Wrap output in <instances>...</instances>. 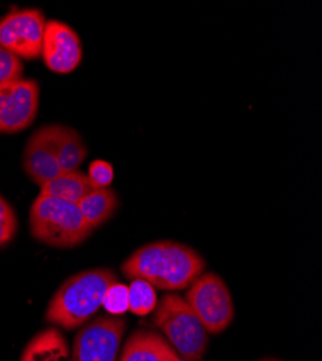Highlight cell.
Listing matches in <instances>:
<instances>
[{
	"mask_svg": "<svg viewBox=\"0 0 322 361\" xmlns=\"http://www.w3.org/2000/svg\"><path fill=\"white\" fill-rule=\"evenodd\" d=\"M206 270V260L192 247L162 240L135 250L122 264L123 275L162 290L187 289Z\"/></svg>",
	"mask_w": 322,
	"mask_h": 361,
	"instance_id": "obj_1",
	"label": "cell"
},
{
	"mask_svg": "<svg viewBox=\"0 0 322 361\" xmlns=\"http://www.w3.org/2000/svg\"><path fill=\"white\" fill-rule=\"evenodd\" d=\"M119 282L111 269H89L68 278L49 300L45 319L64 329L82 326L103 307L107 289Z\"/></svg>",
	"mask_w": 322,
	"mask_h": 361,
	"instance_id": "obj_2",
	"label": "cell"
},
{
	"mask_svg": "<svg viewBox=\"0 0 322 361\" xmlns=\"http://www.w3.org/2000/svg\"><path fill=\"white\" fill-rule=\"evenodd\" d=\"M29 228L38 242L60 249L81 245L93 231L78 204L44 194L35 198L29 209Z\"/></svg>",
	"mask_w": 322,
	"mask_h": 361,
	"instance_id": "obj_3",
	"label": "cell"
},
{
	"mask_svg": "<svg viewBox=\"0 0 322 361\" xmlns=\"http://www.w3.org/2000/svg\"><path fill=\"white\" fill-rule=\"evenodd\" d=\"M152 321L182 355L184 361H202L209 345V333L181 295L168 293L162 296Z\"/></svg>",
	"mask_w": 322,
	"mask_h": 361,
	"instance_id": "obj_4",
	"label": "cell"
},
{
	"mask_svg": "<svg viewBox=\"0 0 322 361\" xmlns=\"http://www.w3.org/2000/svg\"><path fill=\"white\" fill-rule=\"evenodd\" d=\"M187 304L210 334H220L234 319V304L225 282L213 272L201 274L188 288Z\"/></svg>",
	"mask_w": 322,
	"mask_h": 361,
	"instance_id": "obj_5",
	"label": "cell"
},
{
	"mask_svg": "<svg viewBox=\"0 0 322 361\" xmlns=\"http://www.w3.org/2000/svg\"><path fill=\"white\" fill-rule=\"evenodd\" d=\"M125 331L122 315H100L84 324L74 338L70 361H117Z\"/></svg>",
	"mask_w": 322,
	"mask_h": 361,
	"instance_id": "obj_6",
	"label": "cell"
},
{
	"mask_svg": "<svg viewBox=\"0 0 322 361\" xmlns=\"http://www.w3.org/2000/svg\"><path fill=\"white\" fill-rule=\"evenodd\" d=\"M47 19L39 9H13L0 19V48L22 59L41 56Z\"/></svg>",
	"mask_w": 322,
	"mask_h": 361,
	"instance_id": "obj_7",
	"label": "cell"
},
{
	"mask_svg": "<svg viewBox=\"0 0 322 361\" xmlns=\"http://www.w3.org/2000/svg\"><path fill=\"white\" fill-rule=\"evenodd\" d=\"M39 109V84L18 78L0 85V133H19L34 123Z\"/></svg>",
	"mask_w": 322,
	"mask_h": 361,
	"instance_id": "obj_8",
	"label": "cell"
},
{
	"mask_svg": "<svg viewBox=\"0 0 322 361\" xmlns=\"http://www.w3.org/2000/svg\"><path fill=\"white\" fill-rule=\"evenodd\" d=\"M41 56L55 74H71L82 61V45L74 29L60 20H47Z\"/></svg>",
	"mask_w": 322,
	"mask_h": 361,
	"instance_id": "obj_9",
	"label": "cell"
},
{
	"mask_svg": "<svg viewBox=\"0 0 322 361\" xmlns=\"http://www.w3.org/2000/svg\"><path fill=\"white\" fill-rule=\"evenodd\" d=\"M23 171L39 188L63 173L56 161L49 125L39 128L27 139L23 149Z\"/></svg>",
	"mask_w": 322,
	"mask_h": 361,
	"instance_id": "obj_10",
	"label": "cell"
},
{
	"mask_svg": "<svg viewBox=\"0 0 322 361\" xmlns=\"http://www.w3.org/2000/svg\"><path fill=\"white\" fill-rule=\"evenodd\" d=\"M56 161L63 172L78 169L87 157V146L82 136L73 128L49 125Z\"/></svg>",
	"mask_w": 322,
	"mask_h": 361,
	"instance_id": "obj_11",
	"label": "cell"
},
{
	"mask_svg": "<svg viewBox=\"0 0 322 361\" xmlns=\"http://www.w3.org/2000/svg\"><path fill=\"white\" fill-rule=\"evenodd\" d=\"M19 361H70L66 337L56 328H47L26 344Z\"/></svg>",
	"mask_w": 322,
	"mask_h": 361,
	"instance_id": "obj_12",
	"label": "cell"
},
{
	"mask_svg": "<svg viewBox=\"0 0 322 361\" xmlns=\"http://www.w3.org/2000/svg\"><path fill=\"white\" fill-rule=\"evenodd\" d=\"M172 347L151 329H139L128 340L120 361H163Z\"/></svg>",
	"mask_w": 322,
	"mask_h": 361,
	"instance_id": "obj_13",
	"label": "cell"
},
{
	"mask_svg": "<svg viewBox=\"0 0 322 361\" xmlns=\"http://www.w3.org/2000/svg\"><path fill=\"white\" fill-rule=\"evenodd\" d=\"M117 207H119V197L111 188H93L78 202L81 214L93 230L109 221Z\"/></svg>",
	"mask_w": 322,
	"mask_h": 361,
	"instance_id": "obj_14",
	"label": "cell"
},
{
	"mask_svg": "<svg viewBox=\"0 0 322 361\" xmlns=\"http://www.w3.org/2000/svg\"><path fill=\"white\" fill-rule=\"evenodd\" d=\"M92 190L93 187L89 178H87V173L75 169L63 172L61 175L49 180V183L41 187L39 194L78 204Z\"/></svg>",
	"mask_w": 322,
	"mask_h": 361,
	"instance_id": "obj_15",
	"label": "cell"
},
{
	"mask_svg": "<svg viewBox=\"0 0 322 361\" xmlns=\"http://www.w3.org/2000/svg\"><path fill=\"white\" fill-rule=\"evenodd\" d=\"M158 296L155 288L142 279H133L129 286V311L137 317H146L155 311Z\"/></svg>",
	"mask_w": 322,
	"mask_h": 361,
	"instance_id": "obj_16",
	"label": "cell"
},
{
	"mask_svg": "<svg viewBox=\"0 0 322 361\" xmlns=\"http://www.w3.org/2000/svg\"><path fill=\"white\" fill-rule=\"evenodd\" d=\"M103 307L110 315H123L129 311V286L125 283H113L103 299Z\"/></svg>",
	"mask_w": 322,
	"mask_h": 361,
	"instance_id": "obj_17",
	"label": "cell"
},
{
	"mask_svg": "<svg viewBox=\"0 0 322 361\" xmlns=\"http://www.w3.org/2000/svg\"><path fill=\"white\" fill-rule=\"evenodd\" d=\"M18 233V217L13 207L0 195V249L8 246Z\"/></svg>",
	"mask_w": 322,
	"mask_h": 361,
	"instance_id": "obj_18",
	"label": "cell"
},
{
	"mask_svg": "<svg viewBox=\"0 0 322 361\" xmlns=\"http://www.w3.org/2000/svg\"><path fill=\"white\" fill-rule=\"evenodd\" d=\"M23 74L22 61L9 51L0 48V85L18 80Z\"/></svg>",
	"mask_w": 322,
	"mask_h": 361,
	"instance_id": "obj_19",
	"label": "cell"
},
{
	"mask_svg": "<svg viewBox=\"0 0 322 361\" xmlns=\"http://www.w3.org/2000/svg\"><path fill=\"white\" fill-rule=\"evenodd\" d=\"M87 178H89L93 188H110L114 179L113 166L106 161L97 159L90 164Z\"/></svg>",
	"mask_w": 322,
	"mask_h": 361,
	"instance_id": "obj_20",
	"label": "cell"
},
{
	"mask_svg": "<svg viewBox=\"0 0 322 361\" xmlns=\"http://www.w3.org/2000/svg\"><path fill=\"white\" fill-rule=\"evenodd\" d=\"M163 361H182V360L177 355V353H175V350H173V348H171V350L166 353V355H165Z\"/></svg>",
	"mask_w": 322,
	"mask_h": 361,
	"instance_id": "obj_21",
	"label": "cell"
},
{
	"mask_svg": "<svg viewBox=\"0 0 322 361\" xmlns=\"http://www.w3.org/2000/svg\"><path fill=\"white\" fill-rule=\"evenodd\" d=\"M263 361H278V360H272V358H269V360H263Z\"/></svg>",
	"mask_w": 322,
	"mask_h": 361,
	"instance_id": "obj_22",
	"label": "cell"
}]
</instances>
